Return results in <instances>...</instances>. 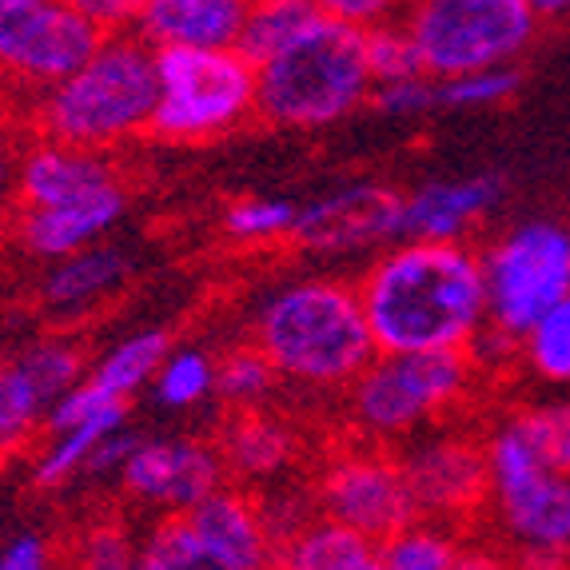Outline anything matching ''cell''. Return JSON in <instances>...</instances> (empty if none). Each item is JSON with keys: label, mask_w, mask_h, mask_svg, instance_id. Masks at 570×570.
Instances as JSON below:
<instances>
[{"label": "cell", "mask_w": 570, "mask_h": 570, "mask_svg": "<svg viewBox=\"0 0 570 570\" xmlns=\"http://www.w3.org/2000/svg\"><path fill=\"white\" fill-rule=\"evenodd\" d=\"M367 100L363 32L335 20L324 4L256 68V112L279 128H332Z\"/></svg>", "instance_id": "obj_4"}, {"label": "cell", "mask_w": 570, "mask_h": 570, "mask_svg": "<svg viewBox=\"0 0 570 570\" xmlns=\"http://www.w3.org/2000/svg\"><path fill=\"white\" fill-rule=\"evenodd\" d=\"M475 387L463 352L451 355H375L360 380L343 391L347 419L363 443L391 448L439 428Z\"/></svg>", "instance_id": "obj_5"}, {"label": "cell", "mask_w": 570, "mask_h": 570, "mask_svg": "<svg viewBox=\"0 0 570 570\" xmlns=\"http://www.w3.org/2000/svg\"><path fill=\"white\" fill-rule=\"evenodd\" d=\"M160 80L156 48L136 32H116L96 48V57L37 100V136L108 156L120 144L153 128Z\"/></svg>", "instance_id": "obj_3"}, {"label": "cell", "mask_w": 570, "mask_h": 570, "mask_svg": "<svg viewBox=\"0 0 570 570\" xmlns=\"http://www.w3.org/2000/svg\"><path fill=\"white\" fill-rule=\"evenodd\" d=\"M380 355L466 352L487 327L483 252L471 244H403L371 259L355 284Z\"/></svg>", "instance_id": "obj_1"}, {"label": "cell", "mask_w": 570, "mask_h": 570, "mask_svg": "<svg viewBox=\"0 0 570 570\" xmlns=\"http://www.w3.org/2000/svg\"><path fill=\"white\" fill-rule=\"evenodd\" d=\"M292 239L315 256H360L403 244V196L383 184H343L295 216Z\"/></svg>", "instance_id": "obj_14"}, {"label": "cell", "mask_w": 570, "mask_h": 570, "mask_svg": "<svg viewBox=\"0 0 570 570\" xmlns=\"http://www.w3.org/2000/svg\"><path fill=\"white\" fill-rule=\"evenodd\" d=\"M315 12H320V0H259V4H247V20L236 52L252 68H259L264 60L276 57Z\"/></svg>", "instance_id": "obj_26"}, {"label": "cell", "mask_w": 570, "mask_h": 570, "mask_svg": "<svg viewBox=\"0 0 570 570\" xmlns=\"http://www.w3.org/2000/svg\"><path fill=\"white\" fill-rule=\"evenodd\" d=\"M77 4L88 12V20H92V24L105 32V37H116V32H132L136 9H140V4H128V0H77Z\"/></svg>", "instance_id": "obj_44"}, {"label": "cell", "mask_w": 570, "mask_h": 570, "mask_svg": "<svg viewBox=\"0 0 570 570\" xmlns=\"http://www.w3.org/2000/svg\"><path fill=\"white\" fill-rule=\"evenodd\" d=\"M128 276H132L128 252L116 244H96L48 267L40 299L52 315H85L88 307L105 304L108 295L120 292Z\"/></svg>", "instance_id": "obj_21"}, {"label": "cell", "mask_w": 570, "mask_h": 570, "mask_svg": "<svg viewBox=\"0 0 570 570\" xmlns=\"http://www.w3.org/2000/svg\"><path fill=\"white\" fill-rule=\"evenodd\" d=\"M116 188H124V180L112 156L68 148V144L45 140V136L24 144V153H20L17 208H72V204H88Z\"/></svg>", "instance_id": "obj_15"}, {"label": "cell", "mask_w": 570, "mask_h": 570, "mask_svg": "<svg viewBox=\"0 0 570 570\" xmlns=\"http://www.w3.org/2000/svg\"><path fill=\"white\" fill-rule=\"evenodd\" d=\"M17 164L20 156L12 153V144L0 136V212L17 204Z\"/></svg>", "instance_id": "obj_45"}, {"label": "cell", "mask_w": 570, "mask_h": 570, "mask_svg": "<svg viewBox=\"0 0 570 570\" xmlns=\"http://www.w3.org/2000/svg\"><path fill=\"white\" fill-rule=\"evenodd\" d=\"M216 451L224 459L228 483L244 487V491H252V487L264 491V487H276L292 475L295 459L304 451V439L276 411H232L219 428Z\"/></svg>", "instance_id": "obj_17"}, {"label": "cell", "mask_w": 570, "mask_h": 570, "mask_svg": "<svg viewBox=\"0 0 570 570\" xmlns=\"http://www.w3.org/2000/svg\"><path fill=\"white\" fill-rule=\"evenodd\" d=\"M128 212V191L116 188L108 196H96L88 204H72V208H17L12 216V236L17 244L37 259H60L77 256L85 247L105 244L108 232L120 224V216Z\"/></svg>", "instance_id": "obj_19"}, {"label": "cell", "mask_w": 570, "mask_h": 570, "mask_svg": "<svg viewBox=\"0 0 570 570\" xmlns=\"http://www.w3.org/2000/svg\"><path fill=\"white\" fill-rule=\"evenodd\" d=\"M463 547V531L415 519L380 542V562L383 570H455Z\"/></svg>", "instance_id": "obj_29"}, {"label": "cell", "mask_w": 570, "mask_h": 570, "mask_svg": "<svg viewBox=\"0 0 570 570\" xmlns=\"http://www.w3.org/2000/svg\"><path fill=\"white\" fill-rule=\"evenodd\" d=\"M247 4L244 0H144L132 32L148 48H196L228 52L239 45Z\"/></svg>", "instance_id": "obj_18"}, {"label": "cell", "mask_w": 570, "mask_h": 570, "mask_svg": "<svg viewBox=\"0 0 570 570\" xmlns=\"http://www.w3.org/2000/svg\"><path fill=\"white\" fill-rule=\"evenodd\" d=\"M0 570H57V559L45 534L20 531L0 547Z\"/></svg>", "instance_id": "obj_42"}, {"label": "cell", "mask_w": 570, "mask_h": 570, "mask_svg": "<svg viewBox=\"0 0 570 570\" xmlns=\"http://www.w3.org/2000/svg\"><path fill=\"white\" fill-rule=\"evenodd\" d=\"M371 105L380 108L383 116H391V120H419L431 108H439V85L428 77H415L387 88H371Z\"/></svg>", "instance_id": "obj_39"}, {"label": "cell", "mask_w": 570, "mask_h": 570, "mask_svg": "<svg viewBox=\"0 0 570 570\" xmlns=\"http://www.w3.org/2000/svg\"><path fill=\"white\" fill-rule=\"evenodd\" d=\"M144 570H239L232 559L212 551L200 534L191 531L188 519H156L140 539Z\"/></svg>", "instance_id": "obj_28"}, {"label": "cell", "mask_w": 570, "mask_h": 570, "mask_svg": "<svg viewBox=\"0 0 570 570\" xmlns=\"http://www.w3.org/2000/svg\"><path fill=\"white\" fill-rule=\"evenodd\" d=\"M487 324L523 340L542 315L570 299V228L531 219L483 252Z\"/></svg>", "instance_id": "obj_9"}, {"label": "cell", "mask_w": 570, "mask_h": 570, "mask_svg": "<svg viewBox=\"0 0 570 570\" xmlns=\"http://www.w3.org/2000/svg\"><path fill=\"white\" fill-rule=\"evenodd\" d=\"M9 92H12V88L0 80V124H4V116H9Z\"/></svg>", "instance_id": "obj_48"}, {"label": "cell", "mask_w": 570, "mask_h": 570, "mask_svg": "<svg viewBox=\"0 0 570 570\" xmlns=\"http://www.w3.org/2000/svg\"><path fill=\"white\" fill-rule=\"evenodd\" d=\"M228 487L216 443L200 435H140L124 463L120 491L156 519H180Z\"/></svg>", "instance_id": "obj_13"}, {"label": "cell", "mask_w": 570, "mask_h": 570, "mask_svg": "<svg viewBox=\"0 0 570 570\" xmlns=\"http://www.w3.org/2000/svg\"><path fill=\"white\" fill-rule=\"evenodd\" d=\"M17 360H20V367L32 375V383H37L40 395L48 400V407H57L68 391L80 387L88 375L85 352H80L72 340H65V335H48V340L32 343Z\"/></svg>", "instance_id": "obj_31"}, {"label": "cell", "mask_w": 570, "mask_h": 570, "mask_svg": "<svg viewBox=\"0 0 570 570\" xmlns=\"http://www.w3.org/2000/svg\"><path fill=\"white\" fill-rule=\"evenodd\" d=\"M534 0H423L403 12L423 77H471L487 68H514L539 37Z\"/></svg>", "instance_id": "obj_6"}, {"label": "cell", "mask_w": 570, "mask_h": 570, "mask_svg": "<svg viewBox=\"0 0 570 570\" xmlns=\"http://www.w3.org/2000/svg\"><path fill=\"white\" fill-rule=\"evenodd\" d=\"M299 204L276 200V196H244V200L224 208V232L236 244H276L292 239Z\"/></svg>", "instance_id": "obj_35"}, {"label": "cell", "mask_w": 570, "mask_h": 570, "mask_svg": "<svg viewBox=\"0 0 570 570\" xmlns=\"http://www.w3.org/2000/svg\"><path fill=\"white\" fill-rule=\"evenodd\" d=\"M256 494V507H259V519H264L267 534L272 542L287 547L295 534H304L312 523H320V503H315V491L312 487H299V483H276V487H264V491H252Z\"/></svg>", "instance_id": "obj_36"}, {"label": "cell", "mask_w": 570, "mask_h": 570, "mask_svg": "<svg viewBox=\"0 0 570 570\" xmlns=\"http://www.w3.org/2000/svg\"><path fill=\"white\" fill-rule=\"evenodd\" d=\"M519 363L534 383L559 391V395H570V299L551 307L519 340Z\"/></svg>", "instance_id": "obj_27"}, {"label": "cell", "mask_w": 570, "mask_h": 570, "mask_svg": "<svg viewBox=\"0 0 570 570\" xmlns=\"http://www.w3.org/2000/svg\"><path fill=\"white\" fill-rule=\"evenodd\" d=\"M511 570H570V554H542V551H514Z\"/></svg>", "instance_id": "obj_47"}, {"label": "cell", "mask_w": 570, "mask_h": 570, "mask_svg": "<svg viewBox=\"0 0 570 570\" xmlns=\"http://www.w3.org/2000/svg\"><path fill=\"white\" fill-rule=\"evenodd\" d=\"M252 347L279 380L307 391H347L380 355L360 292L335 276H304L267 292L252 320Z\"/></svg>", "instance_id": "obj_2"}, {"label": "cell", "mask_w": 570, "mask_h": 570, "mask_svg": "<svg viewBox=\"0 0 570 570\" xmlns=\"http://www.w3.org/2000/svg\"><path fill=\"white\" fill-rule=\"evenodd\" d=\"M276 383H279V375L252 343H247V347H232V352L216 363V395L228 403L232 411H259L267 395L276 391Z\"/></svg>", "instance_id": "obj_32"}, {"label": "cell", "mask_w": 570, "mask_h": 570, "mask_svg": "<svg viewBox=\"0 0 570 570\" xmlns=\"http://www.w3.org/2000/svg\"><path fill=\"white\" fill-rule=\"evenodd\" d=\"M48 411L52 407L29 371L20 367V360L0 363V463L32 448V439L45 431Z\"/></svg>", "instance_id": "obj_25"}, {"label": "cell", "mask_w": 570, "mask_h": 570, "mask_svg": "<svg viewBox=\"0 0 570 570\" xmlns=\"http://www.w3.org/2000/svg\"><path fill=\"white\" fill-rule=\"evenodd\" d=\"M324 9L332 12L335 20H343V24H352V29H360V32L380 29V24L395 20V9L383 4V0H324Z\"/></svg>", "instance_id": "obj_43"}, {"label": "cell", "mask_w": 570, "mask_h": 570, "mask_svg": "<svg viewBox=\"0 0 570 570\" xmlns=\"http://www.w3.org/2000/svg\"><path fill=\"white\" fill-rule=\"evenodd\" d=\"M171 355V335L153 327V332H136L128 340H120L116 347H108L100 360L88 367L85 380L92 383L108 403L128 407L132 395H140L144 387H153V380L160 375L164 360Z\"/></svg>", "instance_id": "obj_22"}, {"label": "cell", "mask_w": 570, "mask_h": 570, "mask_svg": "<svg viewBox=\"0 0 570 570\" xmlns=\"http://www.w3.org/2000/svg\"><path fill=\"white\" fill-rule=\"evenodd\" d=\"M136 443H140V435H136L132 428L112 431V435L92 451V459H88L80 479H85V483H120L124 463H128V455L136 451Z\"/></svg>", "instance_id": "obj_40"}, {"label": "cell", "mask_w": 570, "mask_h": 570, "mask_svg": "<svg viewBox=\"0 0 570 570\" xmlns=\"http://www.w3.org/2000/svg\"><path fill=\"white\" fill-rule=\"evenodd\" d=\"M466 363H471V371L475 375H487V371H507L511 363H519V340H511V335H503L499 327L487 324L483 332L471 340V347H466Z\"/></svg>", "instance_id": "obj_41"}, {"label": "cell", "mask_w": 570, "mask_h": 570, "mask_svg": "<svg viewBox=\"0 0 570 570\" xmlns=\"http://www.w3.org/2000/svg\"><path fill=\"white\" fill-rule=\"evenodd\" d=\"M77 0H0V80L45 96L105 45Z\"/></svg>", "instance_id": "obj_10"}, {"label": "cell", "mask_w": 570, "mask_h": 570, "mask_svg": "<svg viewBox=\"0 0 570 570\" xmlns=\"http://www.w3.org/2000/svg\"><path fill=\"white\" fill-rule=\"evenodd\" d=\"M455 570H511V562L503 559L499 551L491 547H475V542H466L463 554H459Z\"/></svg>", "instance_id": "obj_46"}, {"label": "cell", "mask_w": 570, "mask_h": 570, "mask_svg": "<svg viewBox=\"0 0 570 570\" xmlns=\"http://www.w3.org/2000/svg\"><path fill=\"white\" fill-rule=\"evenodd\" d=\"M395 455L415 503V519L463 531L487 511L491 475H487V448L479 435L439 423L407 439Z\"/></svg>", "instance_id": "obj_12"}, {"label": "cell", "mask_w": 570, "mask_h": 570, "mask_svg": "<svg viewBox=\"0 0 570 570\" xmlns=\"http://www.w3.org/2000/svg\"><path fill=\"white\" fill-rule=\"evenodd\" d=\"M272 570H383V562L375 542L320 519L287 547H279Z\"/></svg>", "instance_id": "obj_23"}, {"label": "cell", "mask_w": 570, "mask_h": 570, "mask_svg": "<svg viewBox=\"0 0 570 570\" xmlns=\"http://www.w3.org/2000/svg\"><path fill=\"white\" fill-rule=\"evenodd\" d=\"M208 395H216V360L200 347H180L164 360L160 375L153 380V400L168 411L200 407Z\"/></svg>", "instance_id": "obj_30"}, {"label": "cell", "mask_w": 570, "mask_h": 570, "mask_svg": "<svg viewBox=\"0 0 570 570\" xmlns=\"http://www.w3.org/2000/svg\"><path fill=\"white\" fill-rule=\"evenodd\" d=\"M188 527L208 542L212 551L232 559L239 570H272L276 567V542L259 519L256 494L228 483L212 499H204L196 511L184 514Z\"/></svg>", "instance_id": "obj_20"}, {"label": "cell", "mask_w": 570, "mask_h": 570, "mask_svg": "<svg viewBox=\"0 0 570 570\" xmlns=\"http://www.w3.org/2000/svg\"><path fill=\"white\" fill-rule=\"evenodd\" d=\"M519 88V68H487V72H471V77L443 80L439 85V105L448 108H491L511 100Z\"/></svg>", "instance_id": "obj_38"}, {"label": "cell", "mask_w": 570, "mask_h": 570, "mask_svg": "<svg viewBox=\"0 0 570 570\" xmlns=\"http://www.w3.org/2000/svg\"><path fill=\"white\" fill-rule=\"evenodd\" d=\"M120 428H128V407L105 411V415L92 419V423H80V428H72V431L48 435L45 451H40L37 463H32V483H37L40 491H60V487L77 483V479L85 475L92 451Z\"/></svg>", "instance_id": "obj_24"}, {"label": "cell", "mask_w": 570, "mask_h": 570, "mask_svg": "<svg viewBox=\"0 0 570 570\" xmlns=\"http://www.w3.org/2000/svg\"><path fill=\"white\" fill-rule=\"evenodd\" d=\"M363 65H367L371 88H387V85H400V80L423 77L415 40L403 29V17L363 32Z\"/></svg>", "instance_id": "obj_33"}, {"label": "cell", "mask_w": 570, "mask_h": 570, "mask_svg": "<svg viewBox=\"0 0 570 570\" xmlns=\"http://www.w3.org/2000/svg\"><path fill=\"white\" fill-rule=\"evenodd\" d=\"M140 567V539L120 519H100L85 527L72 542L68 570H136Z\"/></svg>", "instance_id": "obj_34"}, {"label": "cell", "mask_w": 570, "mask_h": 570, "mask_svg": "<svg viewBox=\"0 0 570 570\" xmlns=\"http://www.w3.org/2000/svg\"><path fill=\"white\" fill-rule=\"evenodd\" d=\"M483 448L491 475L487 511L499 534L514 551L570 554V479L542 459L519 411H507L487 431Z\"/></svg>", "instance_id": "obj_7"}, {"label": "cell", "mask_w": 570, "mask_h": 570, "mask_svg": "<svg viewBox=\"0 0 570 570\" xmlns=\"http://www.w3.org/2000/svg\"><path fill=\"white\" fill-rule=\"evenodd\" d=\"M136 570H144V562H140V567H136Z\"/></svg>", "instance_id": "obj_49"}, {"label": "cell", "mask_w": 570, "mask_h": 570, "mask_svg": "<svg viewBox=\"0 0 570 570\" xmlns=\"http://www.w3.org/2000/svg\"><path fill=\"white\" fill-rule=\"evenodd\" d=\"M503 204V180L459 176V180H428L403 196V239L415 244H466V232L479 228Z\"/></svg>", "instance_id": "obj_16"}, {"label": "cell", "mask_w": 570, "mask_h": 570, "mask_svg": "<svg viewBox=\"0 0 570 570\" xmlns=\"http://www.w3.org/2000/svg\"><path fill=\"white\" fill-rule=\"evenodd\" d=\"M527 435L534 439V448L542 451V459L570 479V395H551V400L519 407Z\"/></svg>", "instance_id": "obj_37"}, {"label": "cell", "mask_w": 570, "mask_h": 570, "mask_svg": "<svg viewBox=\"0 0 570 570\" xmlns=\"http://www.w3.org/2000/svg\"><path fill=\"white\" fill-rule=\"evenodd\" d=\"M312 491L320 503V519L360 534L375 547L407 523H415L407 479H403L400 455L391 448L352 443V448L332 451L327 463L320 466Z\"/></svg>", "instance_id": "obj_11"}, {"label": "cell", "mask_w": 570, "mask_h": 570, "mask_svg": "<svg viewBox=\"0 0 570 570\" xmlns=\"http://www.w3.org/2000/svg\"><path fill=\"white\" fill-rule=\"evenodd\" d=\"M160 100L148 132L168 144H200L228 136L256 112V68L228 52L164 48L156 52Z\"/></svg>", "instance_id": "obj_8"}]
</instances>
